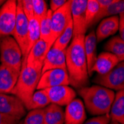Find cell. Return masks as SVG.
Masks as SVG:
<instances>
[{"instance_id": "obj_25", "label": "cell", "mask_w": 124, "mask_h": 124, "mask_svg": "<svg viewBox=\"0 0 124 124\" xmlns=\"http://www.w3.org/2000/svg\"><path fill=\"white\" fill-rule=\"evenodd\" d=\"M50 104L51 102L45 89L37 90L32 96L29 111L33 109H42Z\"/></svg>"}, {"instance_id": "obj_4", "label": "cell", "mask_w": 124, "mask_h": 124, "mask_svg": "<svg viewBox=\"0 0 124 124\" xmlns=\"http://www.w3.org/2000/svg\"><path fill=\"white\" fill-rule=\"evenodd\" d=\"M1 64L19 71L22 62V54L19 45L11 36L0 38Z\"/></svg>"}, {"instance_id": "obj_33", "label": "cell", "mask_w": 124, "mask_h": 124, "mask_svg": "<svg viewBox=\"0 0 124 124\" xmlns=\"http://www.w3.org/2000/svg\"><path fill=\"white\" fill-rule=\"evenodd\" d=\"M97 3H98L99 8H100L99 13H98V14H100L102 12H103V11L108 6H110L112 3H114L115 0H97Z\"/></svg>"}, {"instance_id": "obj_11", "label": "cell", "mask_w": 124, "mask_h": 124, "mask_svg": "<svg viewBox=\"0 0 124 124\" xmlns=\"http://www.w3.org/2000/svg\"><path fill=\"white\" fill-rule=\"evenodd\" d=\"M87 0H71V13L73 23V37L85 35L87 31L85 25V8Z\"/></svg>"}, {"instance_id": "obj_19", "label": "cell", "mask_w": 124, "mask_h": 124, "mask_svg": "<svg viewBox=\"0 0 124 124\" xmlns=\"http://www.w3.org/2000/svg\"><path fill=\"white\" fill-rule=\"evenodd\" d=\"M97 39L95 32L91 31L84 38V51L87 62L88 76H92V69L97 59Z\"/></svg>"}, {"instance_id": "obj_6", "label": "cell", "mask_w": 124, "mask_h": 124, "mask_svg": "<svg viewBox=\"0 0 124 124\" xmlns=\"http://www.w3.org/2000/svg\"><path fill=\"white\" fill-rule=\"evenodd\" d=\"M93 82L110 90L121 91L124 89V62H120L107 74H97Z\"/></svg>"}, {"instance_id": "obj_20", "label": "cell", "mask_w": 124, "mask_h": 124, "mask_svg": "<svg viewBox=\"0 0 124 124\" xmlns=\"http://www.w3.org/2000/svg\"><path fill=\"white\" fill-rule=\"evenodd\" d=\"M109 117L111 121L120 124H124V91H118L115 96L113 103L111 104Z\"/></svg>"}, {"instance_id": "obj_2", "label": "cell", "mask_w": 124, "mask_h": 124, "mask_svg": "<svg viewBox=\"0 0 124 124\" xmlns=\"http://www.w3.org/2000/svg\"><path fill=\"white\" fill-rule=\"evenodd\" d=\"M77 92L83 97L88 111L97 116L109 113L115 96L114 91L100 85L83 87L77 89Z\"/></svg>"}, {"instance_id": "obj_35", "label": "cell", "mask_w": 124, "mask_h": 124, "mask_svg": "<svg viewBox=\"0 0 124 124\" xmlns=\"http://www.w3.org/2000/svg\"><path fill=\"white\" fill-rule=\"evenodd\" d=\"M119 37L124 40V13L119 15V24H118Z\"/></svg>"}, {"instance_id": "obj_3", "label": "cell", "mask_w": 124, "mask_h": 124, "mask_svg": "<svg viewBox=\"0 0 124 124\" xmlns=\"http://www.w3.org/2000/svg\"><path fill=\"white\" fill-rule=\"evenodd\" d=\"M41 74V70L28 66L25 60H22L17 82L10 94L22 101L26 110H30L32 96L37 90Z\"/></svg>"}, {"instance_id": "obj_13", "label": "cell", "mask_w": 124, "mask_h": 124, "mask_svg": "<svg viewBox=\"0 0 124 124\" xmlns=\"http://www.w3.org/2000/svg\"><path fill=\"white\" fill-rule=\"evenodd\" d=\"M85 119V108L80 99L75 98L66 106L64 124H83Z\"/></svg>"}, {"instance_id": "obj_26", "label": "cell", "mask_w": 124, "mask_h": 124, "mask_svg": "<svg viewBox=\"0 0 124 124\" xmlns=\"http://www.w3.org/2000/svg\"><path fill=\"white\" fill-rule=\"evenodd\" d=\"M122 13H124V1H123V0H121V1L115 0V2L112 3L110 6H108L103 12L100 14H97L94 19V25L104 17L106 18L113 16H117V14L120 15Z\"/></svg>"}, {"instance_id": "obj_16", "label": "cell", "mask_w": 124, "mask_h": 124, "mask_svg": "<svg viewBox=\"0 0 124 124\" xmlns=\"http://www.w3.org/2000/svg\"><path fill=\"white\" fill-rule=\"evenodd\" d=\"M62 69H66L65 65V50H59L51 47L45 58L42 74L48 70Z\"/></svg>"}, {"instance_id": "obj_28", "label": "cell", "mask_w": 124, "mask_h": 124, "mask_svg": "<svg viewBox=\"0 0 124 124\" xmlns=\"http://www.w3.org/2000/svg\"><path fill=\"white\" fill-rule=\"evenodd\" d=\"M99 5L97 0H87L85 8V25L87 29L94 25V22L99 13Z\"/></svg>"}, {"instance_id": "obj_7", "label": "cell", "mask_w": 124, "mask_h": 124, "mask_svg": "<svg viewBox=\"0 0 124 124\" xmlns=\"http://www.w3.org/2000/svg\"><path fill=\"white\" fill-rule=\"evenodd\" d=\"M17 1L8 0L0 8V38L13 36L16 23Z\"/></svg>"}, {"instance_id": "obj_36", "label": "cell", "mask_w": 124, "mask_h": 124, "mask_svg": "<svg viewBox=\"0 0 124 124\" xmlns=\"http://www.w3.org/2000/svg\"><path fill=\"white\" fill-rule=\"evenodd\" d=\"M19 122L0 113V124H17Z\"/></svg>"}, {"instance_id": "obj_37", "label": "cell", "mask_w": 124, "mask_h": 124, "mask_svg": "<svg viewBox=\"0 0 124 124\" xmlns=\"http://www.w3.org/2000/svg\"><path fill=\"white\" fill-rule=\"evenodd\" d=\"M5 2V1H4V0H0V8L2 7V5Z\"/></svg>"}, {"instance_id": "obj_23", "label": "cell", "mask_w": 124, "mask_h": 124, "mask_svg": "<svg viewBox=\"0 0 124 124\" xmlns=\"http://www.w3.org/2000/svg\"><path fill=\"white\" fill-rule=\"evenodd\" d=\"M40 38L39 22L33 17L28 20V47L26 51V57L34 44ZM25 57V58H26Z\"/></svg>"}, {"instance_id": "obj_30", "label": "cell", "mask_w": 124, "mask_h": 124, "mask_svg": "<svg viewBox=\"0 0 124 124\" xmlns=\"http://www.w3.org/2000/svg\"><path fill=\"white\" fill-rule=\"evenodd\" d=\"M23 124H44L43 108L31 110L25 116Z\"/></svg>"}, {"instance_id": "obj_39", "label": "cell", "mask_w": 124, "mask_h": 124, "mask_svg": "<svg viewBox=\"0 0 124 124\" xmlns=\"http://www.w3.org/2000/svg\"><path fill=\"white\" fill-rule=\"evenodd\" d=\"M17 124H23V122H19Z\"/></svg>"}, {"instance_id": "obj_8", "label": "cell", "mask_w": 124, "mask_h": 124, "mask_svg": "<svg viewBox=\"0 0 124 124\" xmlns=\"http://www.w3.org/2000/svg\"><path fill=\"white\" fill-rule=\"evenodd\" d=\"M28 19L25 16L22 8L21 1H17L16 17L14 31L13 37L19 45L22 51V60L26 57V51L28 47Z\"/></svg>"}, {"instance_id": "obj_29", "label": "cell", "mask_w": 124, "mask_h": 124, "mask_svg": "<svg viewBox=\"0 0 124 124\" xmlns=\"http://www.w3.org/2000/svg\"><path fill=\"white\" fill-rule=\"evenodd\" d=\"M33 8V17L39 22L46 16L48 12V7L46 1L44 0H32Z\"/></svg>"}, {"instance_id": "obj_32", "label": "cell", "mask_w": 124, "mask_h": 124, "mask_svg": "<svg viewBox=\"0 0 124 124\" xmlns=\"http://www.w3.org/2000/svg\"><path fill=\"white\" fill-rule=\"evenodd\" d=\"M110 121V117L108 114L92 117L88 120L84 122L83 124H109Z\"/></svg>"}, {"instance_id": "obj_5", "label": "cell", "mask_w": 124, "mask_h": 124, "mask_svg": "<svg viewBox=\"0 0 124 124\" xmlns=\"http://www.w3.org/2000/svg\"><path fill=\"white\" fill-rule=\"evenodd\" d=\"M71 0L67 1L65 4L52 13L51 16V33L49 42V48H51L54 41L61 34L62 32L71 21Z\"/></svg>"}, {"instance_id": "obj_27", "label": "cell", "mask_w": 124, "mask_h": 124, "mask_svg": "<svg viewBox=\"0 0 124 124\" xmlns=\"http://www.w3.org/2000/svg\"><path fill=\"white\" fill-rule=\"evenodd\" d=\"M51 16L52 11L48 9L46 16H45L39 22L40 30V39L46 42L49 47V42L51 33Z\"/></svg>"}, {"instance_id": "obj_17", "label": "cell", "mask_w": 124, "mask_h": 124, "mask_svg": "<svg viewBox=\"0 0 124 124\" xmlns=\"http://www.w3.org/2000/svg\"><path fill=\"white\" fill-rule=\"evenodd\" d=\"M120 62V60L111 53L102 52L96 59V61L92 69V73L97 72L98 74L103 75L107 74Z\"/></svg>"}, {"instance_id": "obj_34", "label": "cell", "mask_w": 124, "mask_h": 124, "mask_svg": "<svg viewBox=\"0 0 124 124\" xmlns=\"http://www.w3.org/2000/svg\"><path fill=\"white\" fill-rule=\"evenodd\" d=\"M66 2V0H51L50 2V10L53 13L61 7H62Z\"/></svg>"}, {"instance_id": "obj_10", "label": "cell", "mask_w": 124, "mask_h": 124, "mask_svg": "<svg viewBox=\"0 0 124 124\" xmlns=\"http://www.w3.org/2000/svg\"><path fill=\"white\" fill-rule=\"evenodd\" d=\"M69 85V77L66 69H51L41 74L37 90L46 89L58 85Z\"/></svg>"}, {"instance_id": "obj_14", "label": "cell", "mask_w": 124, "mask_h": 124, "mask_svg": "<svg viewBox=\"0 0 124 124\" xmlns=\"http://www.w3.org/2000/svg\"><path fill=\"white\" fill-rule=\"evenodd\" d=\"M49 50L48 45L39 39L31 48L27 57L23 60H25L28 66L42 71L45 58Z\"/></svg>"}, {"instance_id": "obj_12", "label": "cell", "mask_w": 124, "mask_h": 124, "mask_svg": "<svg viewBox=\"0 0 124 124\" xmlns=\"http://www.w3.org/2000/svg\"><path fill=\"white\" fill-rule=\"evenodd\" d=\"M51 103L60 106H67L75 99L77 93L69 85H58L45 89Z\"/></svg>"}, {"instance_id": "obj_1", "label": "cell", "mask_w": 124, "mask_h": 124, "mask_svg": "<svg viewBox=\"0 0 124 124\" xmlns=\"http://www.w3.org/2000/svg\"><path fill=\"white\" fill-rule=\"evenodd\" d=\"M84 38L85 35L74 37L69 46L65 49V65L70 85L77 89L88 86L89 83Z\"/></svg>"}, {"instance_id": "obj_18", "label": "cell", "mask_w": 124, "mask_h": 124, "mask_svg": "<svg viewBox=\"0 0 124 124\" xmlns=\"http://www.w3.org/2000/svg\"><path fill=\"white\" fill-rule=\"evenodd\" d=\"M118 24L119 16H113L102 19L95 32L97 42H101L108 37L114 35L118 31Z\"/></svg>"}, {"instance_id": "obj_31", "label": "cell", "mask_w": 124, "mask_h": 124, "mask_svg": "<svg viewBox=\"0 0 124 124\" xmlns=\"http://www.w3.org/2000/svg\"><path fill=\"white\" fill-rule=\"evenodd\" d=\"M23 12L28 20L33 18V8L32 0H20Z\"/></svg>"}, {"instance_id": "obj_22", "label": "cell", "mask_w": 124, "mask_h": 124, "mask_svg": "<svg viewBox=\"0 0 124 124\" xmlns=\"http://www.w3.org/2000/svg\"><path fill=\"white\" fill-rule=\"evenodd\" d=\"M104 49L106 52L111 53L120 60L123 62L124 60V40L119 36H115L111 38L104 46Z\"/></svg>"}, {"instance_id": "obj_38", "label": "cell", "mask_w": 124, "mask_h": 124, "mask_svg": "<svg viewBox=\"0 0 124 124\" xmlns=\"http://www.w3.org/2000/svg\"><path fill=\"white\" fill-rule=\"evenodd\" d=\"M109 124H120L118 123H116V122H113V121H110Z\"/></svg>"}, {"instance_id": "obj_21", "label": "cell", "mask_w": 124, "mask_h": 124, "mask_svg": "<svg viewBox=\"0 0 124 124\" xmlns=\"http://www.w3.org/2000/svg\"><path fill=\"white\" fill-rule=\"evenodd\" d=\"M43 111L44 124H64V111L61 106L51 103Z\"/></svg>"}, {"instance_id": "obj_24", "label": "cell", "mask_w": 124, "mask_h": 124, "mask_svg": "<svg viewBox=\"0 0 124 124\" xmlns=\"http://www.w3.org/2000/svg\"><path fill=\"white\" fill-rule=\"evenodd\" d=\"M73 38V23L72 20L69 22L68 26L62 32L61 34L57 37L51 47L59 50H65L68 47L69 42Z\"/></svg>"}, {"instance_id": "obj_15", "label": "cell", "mask_w": 124, "mask_h": 124, "mask_svg": "<svg viewBox=\"0 0 124 124\" xmlns=\"http://www.w3.org/2000/svg\"><path fill=\"white\" fill-rule=\"evenodd\" d=\"M19 72L9 66L0 65V94L11 93L17 82Z\"/></svg>"}, {"instance_id": "obj_9", "label": "cell", "mask_w": 124, "mask_h": 124, "mask_svg": "<svg viewBox=\"0 0 124 124\" xmlns=\"http://www.w3.org/2000/svg\"><path fill=\"white\" fill-rule=\"evenodd\" d=\"M0 113L20 122L26 115V108L17 97L0 94Z\"/></svg>"}]
</instances>
